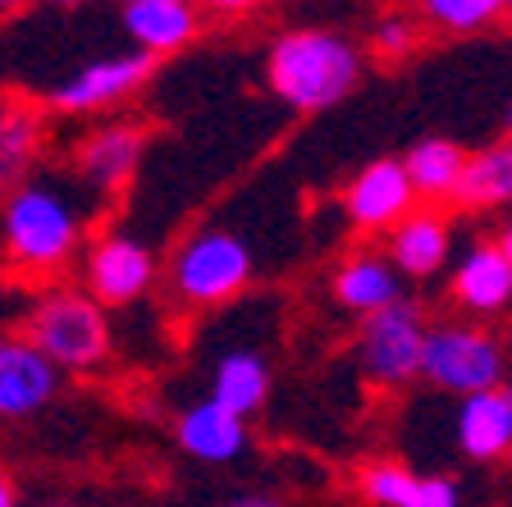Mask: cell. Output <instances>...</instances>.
<instances>
[{"label":"cell","mask_w":512,"mask_h":507,"mask_svg":"<svg viewBox=\"0 0 512 507\" xmlns=\"http://www.w3.org/2000/svg\"><path fill=\"white\" fill-rule=\"evenodd\" d=\"M87 224H92V206L78 183L32 174L28 183L0 197V256L14 275L51 279L83 261L92 243Z\"/></svg>","instance_id":"6da1fadb"},{"label":"cell","mask_w":512,"mask_h":507,"mask_svg":"<svg viewBox=\"0 0 512 507\" xmlns=\"http://www.w3.org/2000/svg\"><path fill=\"white\" fill-rule=\"evenodd\" d=\"M362 46L339 28L279 32L266 51V87L293 115H325L362 87Z\"/></svg>","instance_id":"7a4b0ae2"},{"label":"cell","mask_w":512,"mask_h":507,"mask_svg":"<svg viewBox=\"0 0 512 507\" xmlns=\"http://www.w3.org/2000/svg\"><path fill=\"white\" fill-rule=\"evenodd\" d=\"M256 279V252L234 229H197L170 252L165 288L170 302L183 311H220L234 297H243Z\"/></svg>","instance_id":"3957f363"},{"label":"cell","mask_w":512,"mask_h":507,"mask_svg":"<svg viewBox=\"0 0 512 507\" xmlns=\"http://www.w3.org/2000/svg\"><path fill=\"white\" fill-rule=\"evenodd\" d=\"M28 338L64 375H96L115 357V325L110 311L83 288H51L32 302Z\"/></svg>","instance_id":"277c9868"},{"label":"cell","mask_w":512,"mask_h":507,"mask_svg":"<svg viewBox=\"0 0 512 507\" xmlns=\"http://www.w3.org/2000/svg\"><path fill=\"white\" fill-rule=\"evenodd\" d=\"M421 384L458 402L471 393L508 389V343L476 320H435L426 338Z\"/></svg>","instance_id":"5b68a950"},{"label":"cell","mask_w":512,"mask_h":507,"mask_svg":"<svg viewBox=\"0 0 512 507\" xmlns=\"http://www.w3.org/2000/svg\"><path fill=\"white\" fill-rule=\"evenodd\" d=\"M430 311L421 297H403L394 307L375 311L357 320L352 334V361L362 370V380L380 393H403L407 384L421 380V361H426L430 338Z\"/></svg>","instance_id":"8992f818"},{"label":"cell","mask_w":512,"mask_h":507,"mask_svg":"<svg viewBox=\"0 0 512 507\" xmlns=\"http://www.w3.org/2000/svg\"><path fill=\"white\" fill-rule=\"evenodd\" d=\"M151 74H156V55L138 51V46L92 55L46 92V106L55 115H110L124 101H133L151 83Z\"/></svg>","instance_id":"52a82bcc"},{"label":"cell","mask_w":512,"mask_h":507,"mask_svg":"<svg viewBox=\"0 0 512 507\" xmlns=\"http://www.w3.org/2000/svg\"><path fill=\"white\" fill-rule=\"evenodd\" d=\"M151 128L142 119H101L74 142L69 165H74V183L92 197L110 201L138 179L142 156H147Z\"/></svg>","instance_id":"ba28073f"},{"label":"cell","mask_w":512,"mask_h":507,"mask_svg":"<svg viewBox=\"0 0 512 507\" xmlns=\"http://www.w3.org/2000/svg\"><path fill=\"white\" fill-rule=\"evenodd\" d=\"M160 261L138 233L106 229L96 233L83 252V293H92L106 311L133 307L156 288Z\"/></svg>","instance_id":"9c48e42d"},{"label":"cell","mask_w":512,"mask_h":507,"mask_svg":"<svg viewBox=\"0 0 512 507\" xmlns=\"http://www.w3.org/2000/svg\"><path fill=\"white\" fill-rule=\"evenodd\" d=\"M421 206L412 179H407L403 156H380L362 165L343 188V220L357 233H389Z\"/></svg>","instance_id":"30bf717a"},{"label":"cell","mask_w":512,"mask_h":507,"mask_svg":"<svg viewBox=\"0 0 512 507\" xmlns=\"http://www.w3.org/2000/svg\"><path fill=\"white\" fill-rule=\"evenodd\" d=\"M64 370L28 334H0V421H32L60 398Z\"/></svg>","instance_id":"8fae6325"},{"label":"cell","mask_w":512,"mask_h":507,"mask_svg":"<svg viewBox=\"0 0 512 507\" xmlns=\"http://www.w3.org/2000/svg\"><path fill=\"white\" fill-rule=\"evenodd\" d=\"M448 302L462 311V320H494L512 311V261L494 238H476L458 252L448 275Z\"/></svg>","instance_id":"7c38bea8"},{"label":"cell","mask_w":512,"mask_h":507,"mask_svg":"<svg viewBox=\"0 0 512 507\" xmlns=\"http://www.w3.org/2000/svg\"><path fill=\"white\" fill-rule=\"evenodd\" d=\"M330 297H334V307L348 311L352 320H366L412 293H407L403 270L389 261V252H380V247H357V252H348L334 265Z\"/></svg>","instance_id":"4fadbf2b"},{"label":"cell","mask_w":512,"mask_h":507,"mask_svg":"<svg viewBox=\"0 0 512 507\" xmlns=\"http://www.w3.org/2000/svg\"><path fill=\"white\" fill-rule=\"evenodd\" d=\"M174 444L183 457L202 466H229L247 453L252 444V425L243 416H234L229 407H220L215 398L188 402L179 416H174Z\"/></svg>","instance_id":"5bb4252c"},{"label":"cell","mask_w":512,"mask_h":507,"mask_svg":"<svg viewBox=\"0 0 512 507\" xmlns=\"http://www.w3.org/2000/svg\"><path fill=\"white\" fill-rule=\"evenodd\" d=\"M453 448L476 466L512 457V389L471 393L453 407Z\"/></svg>","instance_id":"9a60e30c"},{"label":"cell","mask_w":512,"mask_h":507,"mask_svg":"<svg viewBox=\"0 0 512 507\" xmlns=\"http://www.w3.org/2000/svg\"><path fill=\"white\" fill-rule=\"evenodd\" d=\"M357 489L371 507H462V485L453 476H421L398 457L366 462Z\"/></svg>","instance_id":"2e32d148"},{"label":"cell","mask_w":512,"mask_h":507,"mask_svg":"<svg viewBox=\"0 0 512 507\" xmlns=\"http://www.w3.org/2000/svg\"><path fill=\"white\" fill-rule=\"evenodd\" d=\"M384 252L403 270L407 284L435 279V275H444L448 261H453V224H448V215L439 211V206H416V211L384 238Z\"/></svg>","instance_id":"e0dca14e"},{"label":"cell","mask_w":512,"mask_h":507,"mask_svg":"<svg viewBox=\"0 0 512 507\" xmlns=\"http://www.w3.org/2000/svg\"><path fill=\"white\" fill-rule=\"evenodd\" d=\"M270 384H275V370L270 357L252 343H238V348H224L211 361V380H206V398H215L220 407H229L234 416L252 421V416L266 412L270 402Z\"/></svg>","instance_id":"ac0fdd59"},{"label":"cell","mask_w":512,"mask_h":507,"mask_svg":"<svg viewBox=\"0 0 512 507\" xmlns=\"http://www.w3.org/2000/svg\"><path fill=\"white\" fill-rule=\"evenodd\" d=\"M124 37L147 55H174L202 37V5L197 0H138L119 10Z\"/></svg>","instance_id":"d6986e66"},{"label":"cell","mask_w":512,"mask_h":507,"mask_svg":"<svg viewBox=\"0 0 512 507\" xmlns=\"http://www.w3.org/2000/svg\"><path fill=\"white\" fill-rule=\"evenodd\" d=\"M46 151V119L37 106L0 101V197L32 179Z\"/></svg>","instance_id":"ffe728a7"},{"label":"cell","mask_w":512,"mask_h":507,"mask_svg":"<svg viewBox=\"0 0 512 507\" xmlns=\"http://www.w3.org/2000/svg\"><path fill=\"white\" fill-rule=\"evenodd\" d=\"M471 151L453 138H416L412 147L403 151V165H407V179H412L416 197L426 206H439V201H453L462 183V169H467Z\"/></svg>","instance_id":"44dd1931"},{"label":"cell","mask_w":512,"mask_h":507,"mask_svg":"<svg viewBox=\"0 0 512 507\" xmlns=\"http://www.w3.org/2000/svg\"><path fill=\"white\" fill-rule=\"evenodd\" d=\"M453 206L458 211H503V206H512V138L471 151L462 183L453 192Z\"/></svg>","instance_id":"7402d4cb"},{"label":"cell","mask_w":512,"mask_h":507,"mask_svg":"<svg viewBox=\"0 0 512 507\" xmlns=\"http://www.w3.org/2000/svg\"><path fill=\"white\" fill-rule=\"evenodd\" d=\"M508 10L512 0H421V23L462 37V32H480L508 19Z\"/></svg>","instance_id":"603a6c76"},{"label":"cell","mask_w":512,"mask_h":507,"mask_svg":"<svg viewBox=\"0 0 512 507\" xmlns=\"http://www.w3.org/2000/svg\"><path fill=\"white\" fill-rule=\"evenodd\" d=\"M421 37H426V23L412 19V14H384L371 28V55L384 64H403L421 51Z\"/></svg>","instance_id":"cb8c5ba5"},{"label":"cell","mask_w":512,"mask_h":507,"mask_svg":"<svg viewBox=\"0 0 512 507\" xmlns=\"http://www.w3.org/2000/svg\"><path fill=\"white\" fill-rule=\"evenodd\" d=\"M220 507H293V503H288V498H279V494H266V489H247V494L224 498Z\"/></svg>","instance_id":"d4e9b609"},{"label":"cell","mask_w":512,"mask_h":507,"mask_svg":"<svg viewBox=\"0 0 512 507\" xmlns=\"http://www.w3.org/2000/svg\"><path fill=\"white\" fill-rule=\"evenodd\" d=\"M197 5L211 14H252V10H261V5H270V0H197Z\"/></svg>","instance_id":"484cf974"},{"label":"cell","mask_w":512,"mask_h":507,"mask_svg":"<svg viewBox=\"0 0 512 507\" xmlns=\"http://www.w3.org/2000/svg\"><path fill=\"white\" fill-rule=\"evenodd\" d=\"M0 507H23L19 503V485L10 480V471H0Z\"/></svg>","instance_id":"4316f807"},{"label":"cell","mask_w":512,"mask_h":507,"mask_svg":"<svg viewBox=\"0 0 512 507\" xmlns=\"http://www.w3.org/2000/svg\"><path fill=\"white\" fill-rule=\"evenodd\" d=\"M494 243H499V252H503V256H508V261H512V215H508V220L499 224V233H494Z\"/></svg>","instance_id":"83f0119b"},{"label":"cell","mask_w":512,"mask_h":507,"mask_svg":"<svg viewBox=\"0 0 512 507\" xmlns=\"http://www.w3.org/2000/svg\"><path fill=\"white\" fill-rule=\"evenodd\" d=\"M32 0H0V19H10V14H19V10H28Z\"/></svg>","instance_id":"f1b7e54d"},{"label":"cell","mask_w":512,"mask_h":507,"mask_svg":"<svg viewBox=\"0 0 512 507\" xmlns=\"http://www.w3.org/2000/svg\"><path fill=\"white\" fill-rule=\"evenodd\" d=\"M37 507H78V503H74V498H42Z\"/></svg>","instance_id":"f546056e"},{"label":"cell","mask_w":512,"mask_h":507,"mask_svg":"<svg viewBox=\"0 0 512 507\" xmlns=\"http://www.w3.org/2000/svg\"><path fill=\"white\" fill-rule=\"evenodd\" d=\"M46 5H55V10H74V5H83V0H46Z\"/></svg>","instance_id":"4dcf8cb0"},{"label":"cell","mask_w":512,"mask_h":507,"mask_svg":"<svg viewBox=\"0 0 512 507\" xmlns=\"http://www.w3.org/2000/svg\"><path fill=\"white\" fill-rule=\"evenodd\" d=\"M503 138H512V106H508V115H503Z\"/></svg>","instance_id":"1f68e13d"},{"label":"cell","mask_w":512,"mask_h":507,"mask_svg":"<svg viewBox=\"0 0 512 507\" xmlns=\"http://www.w3.org/2000/svg\"><path fill=\"white\" fill-rule=\"evenodd\" d=\"M119 5H138V0H119Z\"/></svg>","instance_id":"d6a6232c"},{"label":"cell","mask_w":512,"mask_h":507,"mask_svg":"<svg viewBox=\"0 0 512 507\" xmlns=\"http://www.w3.org/2000/svg\"><path fill=\"white\" fill-rule=\"evenodd\" d=\"M508 23H512V10H508Z\"/></svg>","instance_id":"836d02e7"},{"label":"cell","mask_w":512,"mask_h":507,"mask_svg":"<svg viewBox=\"0 0 512 507\" xmlns=\"http://www.w3.org/2000/svg\"><path fill=\"white\" fill-rule=\"evenodd\" d=\"M508 389H512V384H508Z\"/></svg>","instance_id":"e575fe53"}]
</instances>
